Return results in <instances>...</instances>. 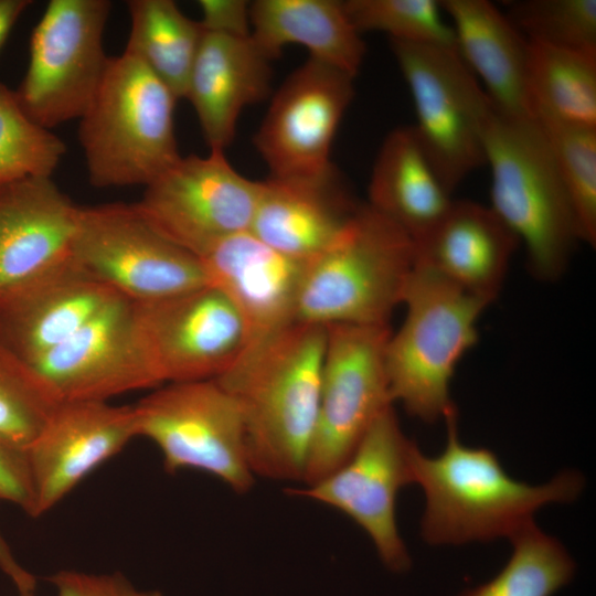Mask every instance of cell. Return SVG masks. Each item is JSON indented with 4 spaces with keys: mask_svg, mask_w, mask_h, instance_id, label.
I'll return each mask as SVG.
<instances>
[{
    "mask_svg": "<svg viewBox=\"0 0 596 596\" xmlns=\"http://www.w3.org/2000/svg\"><path fill=\"white\" fill-rule=\"evenodd\" d=\"M326 327L292 322L251 343L215 381L238 403L254 476L302 481L313 437Z\"/></svg>",
    "mask_w": 596,
    "mask_h": 596,
    "instance_id": "obj_1",
    "label": "cell"
},
{
    "mask_svg": "<svg viewBox=\"0 0 596 596\" xmlns=\"http://www.w3.org/2000/svg\"><path fill=\"white\" fill-rule=\"evenodd\" d=\"M447 444L436 457L417 448L412 456L413 483L422 487L425 510L422 535L430 544H464L512 538L533 514L553 502H571L581 493V473L566 470L542 486L511 478L488 448L464 445L457 412L445 418Z\"/></svg>",
    "mask_w": 596,
    "mask_h": 596,
    "instance_id": "obj_2",
    "label": "cell"
},
{
    "mask_svg": "<svg viewBox=\"0 0 596 596\" xmlns=\"http://www.w3.org/2000/svg\"><path fill=\"white\" fill-rule=\"evenodd\" d=\"M481 136L491 172L490 207L524 244L531 273L540 280L557 279L582 238L539 124L534 117L505 115L490 100Z\"/></svg>",
    "mask_w": 596,
    "mask_h": 596,
    "instance_id": "obj_3",
    "label": "cell"
},
{
    "mask_svg": "<svg viewBox=\"0 0 596 596\" xmlns=\"http://www.w3.org/2000/svg\"><path fill=\"white\" fill-rule=\"evenodd\" d=\"M414 259V242L401 226L359 205L333 243L306 264L295 322L389 324Z\"/></svg>",
    "mask_w": 596,
    "mask_h": 596,
    "instance_id": "obj_4",
    "label": "cell"
},
{
    "mask_svg": "<svg viewBox=\"0 0 596 596\" xmlns=\"http://www.w3.org/2000/svg\"><path fill=\"white\" fill-rule=\"evenodd\" d=\"M178 99L143 63L109 57L96 95L79 119L78 140L96 188L147 187L181 157Z\"/></svg>",
    "mask_w": 596,
    "mask_h": 596,
    "instance_id": "obj_5",
    "label": "cell"
},
{
    "mask_svg": "<svg viewBox=\"0 0 596 596\" xmlns=\"http://www.w3.org/2000/svg\"><path fill=\"white\" fill-rule=\"evenodd\" d=\"M490 304L414 264L402 300L406 316L385 351L393 403L426 423L457 412L450 381L460 359L476 344L477 321Z\"/></svg>",
    "mask_w": 596,
    "mask_h": 596,
    "instance_id": "obj_6",
    "label": "cell"
},
{
    "mask_svg": "<svg viewBox=\"0 0 596 596\" xmlns=\"http://www.w3.org/2000/svg\"><path fill=\"white\" fill-rule=\"evenodd\" d=\"M134 407L138 437L158 447L168 472L204 471L237 493L253 487L241 407L215 380L163 384Z\"/></svg>",
    "mask_w": 596,
    "mask_h": 596,
    "instance_id": "obj_7",
    "label": "cell"
},
{
    "mask_svg": "<svg viewBox=\"0 0 596 596\" xmlns=\"http://www.w3.org/2000/svg\"><path fill=\"white\" fill-rule=\"evenodd\" d=\"M390 43L413 98L417 140L451 194L486 164L481 119L490 99L457 47Z\"/></svg>",
    "mask_w": 596,
    "mask_h": 596,
    "instance_id": "obj_8",
    "label": "cell"
},
{
    "mask_svg": "<svg viewBox=\"0 0 596 596\" xmlns=\"http://www.w3.org/2000/svg\"><path fill=\"white\" fill-rule=\"evenodd\" d=\"M71 258L137 304L207 286L199 258L161 235L136 204L79 206Z\"/></svg>",
    "mask_w": 596,
    "mask_h": 596,
    "instance_id": "obj_9",
    "label": "cell"
},
{
    "mask_svg": "<svg viewBox=\"0 0 596 596\" xmlns=\"http://www.w3.org/2000/svg\"><path fill=\"white\" fill-rule=\"evenodd\" d=\"M109 0H51L30 40L25 75L15 91L25 114L51 129L81 119L104 77Z\"/></svg>",
    "mask_w": 596,
    "mask_h": 596,
    "instance_id": "obj_10",
    "label": "cell"
},
{
    "mask_svg": "<svg viewBox=\"0 0 596 596\" xmlns=\"http://www.w3.org/2000/svg\"><path fill=\"white\" fill-rule=\"evenodd\" d=\"M321 370L317 423L302 482L339 468L391 400L385 368L390 326L330 324Z\"/></svg>",
    "mask_w": 596,
    "mask_h": 596,
    "instance_id": "obj_11",
    "label": "cell"
},
{
    "mask_svg": "<svg viewBox=\"0 0 596 596\" xmlns=\"http://www.w3.org/2000/svg\"><path fill=\"white\" fill-rule=\"evenodd\" d=\"M262 184L237 172L224 150L210 149L205 157L181 156L135 204L161 235L199 258L249 230Z\"/></svg>",
    "mask_w": 596,
    "mask_h": 596,
    "instance_id": "obj_12",
    "label": "cell"
},
{
    "mask_svg": "<svg viewBox=\"0 0 596 596\" xmlns=\"http://www.w3.org/2000/svg\"><path fill=\"white\" fill-rule=\"evenodd\" d=\"M415 448L390 406L339 468L317 482L288 492L347 514L370 536L383 564L393 572H404L411 560L396 524V500L400 490L413 483Z\"/></svg>",
    "mask_w": 596,
    "mask_h": 596,
    "instance_id": "obj_13",
    "label": "cell"
},
{
    "mask_svg": "<svg viewBox=\"0 0 596 596\" xmlns=\"http://www.w3.org/2000/svg\"><path fill=\"white\" fill-rule=\"evenodd\" d=\"M135 306L143 350L160 386L215 380L249 344L241 315L212 286Z\"/></svg>",
    "mask_w": 596,
    "mask_h": 596,
    "instance_id": "obj_14",
    "label": "cell"
},
{
    "mask_svg": "<svg viewBox=\"0 0 596 596\" xmlns=\"http://www.w3.org/2000/svg\"><path fill=\"white\" fill-rule=\"evenodd\" d=\"M353 76L309 57L272 98L254 143L276 179H313L333 170L331 146L354 96Z\"/></svg>",
    "mask_w": 596,
    "mask_h": 596,
    "instance_id": "obj_15",
    "label": "cell"
},
{
    "mask_svg": "<svg viewBox=\"0 0 596 596\" xmlns=\"http://www.w3.org/2000/svg\"><path fill=\"white\" fill-rule=\"evenodd\" d=\"M60 401H103L156 389L135 302L120 298L36 361L29 363Z\"/></svg>",
    "mask_w": 596,
    "mask_h": 596,
    "instance_id": "obj_16",
    "label": "cell"
},
{
    "mask_svg": "<svg viewBox=\"0 0 596 596\" xmlns=\"http://www.w3.org/2000/svg\"><path fill=\"white\" fill-rule=\"evenodd\" d=\"M135 437L134 405L61 401L26 449L34 493L32 517L50 511Z\"/></svg>",
    "mask_w": 596,
    "mask_h": 596,
    "instance_id": "obj_17",
    "label": "cell"
},
{
    "mask_svg": "<svg viewBox=\"0 0 596 596\" xmlns=\"http://www.w3.org/2000/svg\"><path fill=\"white\" fill-rule=\"evenodd\" d=\"M120 298L70 258L0 296V342L32 363Z\"/></svg>",
    "mask_w": 596,
    "mask_h": 596,
    "instance_id": "obj_18",
    "label": "cell"
},
{
    "mask_svg": "<svg viewBox=\"0 0 596 596\" xmlns=\"http://www.w3.org/2000/svg\"><path fill=\"white\" fill-rule=\"evenodd\" d=\"M199 260L207 285L241 315L249 344L295 322L307 263L275 251L249 230L217 242Z\"/></svg>",
    "mask_w": 596,
    "mask_h": 596,
    "instance_id": "obj_19",
    "label": "cell"
},
{
    "mask_svg": "<svg viewBox=\"0 0 596 596\" xmlns=\"http://www.w3.org/2000/svg\"><path fill=\"white\" fill-rule=\"evenodd\" d=\"M78 210L52 178L0 185V296L71 258Z\"/></svg>",
    "mask_w": 596,
    "mask_h": 596,
    "instance_id": "obj_20",
    "label": "cell"
},
{
    "mask_svg": "<svg viewBox=\"0 0 596 596\" xmlns=\"http://www.w3.org/2000/svg\"><path fill=\"white\" fill-rule=\"evenodd\" d=\"M520 241L490 207L453 200L441 219L414 241V264L492 302Z\"/></svg>",
    "mask_w": 596,
    "mask_h": 596,
    "instance_id": "obj_21",
    "label": "cell"
},
{
    "mask_svg": "<svg viewBox=\"0 0 596 596\" xmlns=\"http://www.w3.org/2000/svg\"><path fill=\"white\" fill-rule=\"evenodd\" d=\"M272 60L249 36L203 32L187 85L210 149L233 141L243 109L270 93Z\"/></svg>",
    "mask_w": 596,
    "mask_h": 596,
    "instance_id": "obj_22",
    "label": "cell"
},
{
    "mask_svg": "<svg viewBox=\"0 0 596 596\" xmlns=\"http://www.w3.org/2000/svg\"><path fill=\"white\" fill-rule=\"evenodd\" d=\"M358 206L334 169L313 179L269 178L249 231L275 251L308 263L333 243Z\"/></svg>",
    "mask_w": 596,
    "mask_h": 596,
    "instance_id": "obj_23",
    "label": "cell"
},
{
    "mask_svg": "<svg viewBox=\"0 0 596 596\" xmlns=\"http://www.w3.org/2000/svg\"><path fill=\"white\" fill-rule=\"evenodd\" d=\"M461 58L503 114L533 118L528 84V40L487 0H439Z\"/></svg>",
    "mask_w": 596,
    "mask_h": 596,
    "instance_id": "obj_24",
    "label": "cell"
},
{
    "mask_svg": "<svg viewBox=\"0 0 596 596\" xmlns=\"http://www.w3.org/2000/svg\"><path fill=\"white\" fill-rule=\"evenodd\" d=\"M249 14L251 35L270 60L287 44H299L311 58L358 74L366 47L342 1L256 0Z\"/></svg>",
    "mask_w": 596,
    "mask_h": 596,
    "instance_id": "obj_25",
    "label": "cell"
},
{
    "mask_svg": "<svg viewBox=\"0 0 596 596\" xmlns=\"http://www.w3.org/2000/svg\"><path fill=\"white\" fill-rule=\"evenodd\" d=\"M369 205L401 226L414 241L445 214L453 199L423 152L413 126L384 139L370 182Z\"/></svg>",
    "mask_w": 596,
    "mask_h": 596,
    "instance_id": "obj_26",
    "label": "cell"
},
{
    "mask_svg": "<svg viewBox=\"0 0 596 596\" xmlns=\"http://www.w3.org/2000/svg\"><path fill=\"white\" fill-rule=\"evenodd\" d=\"M130 32L125 53L143 63L177 99L185 97L203 28L172 0H129Z\"/></svg>",
    "mask_w": 596,
    "mask_h": 596,
    "instance_id": "obj_27",
    "label": "cell"
},
{
    "mask_svg": "<svg viewBox=\"0 0 596 596\" xmlns=\"http://www.w3.org/2000/svg\"><path fill=\"white\" fill-rule=\"evenodd\" d=\"M528 84L533 113L596 129V51L528 40Z\"/></svg>",
    "mask_w": 596,
    "mask_h": 596,
    "instance_id": "obj_28",
    "label": "cell"
},
{
    "mask_svg": "<svg viewBox=\"0 0 596 596\" xmlns=\"http://www.w3.org/2000/svg\"><path fill=\"white\" fill-rule=\"evenodd\" d=\"M512 554L490 581L457 596H553L574 576L565 547L533 523L511 538Z\"/></svg>",
    "mask_w": 596,
    "mask_h": 596,
    "instance_id": "obj_29",
    "label": "cell"
},
{
    "mask_svg": "<svg viewBox=\"0 0 596 596\" xmlns=\"http://www.w3.org/2000/svg\"><path fill=\"white\" fill-rule=\"evenodd\" d=\"M573 206L581 238L596 243V129L534 110Z\"/></svg>",
    "mask_w": 596,
    "mask_h": 596,
    "instance_id": "obj_30",
    "label": "cell"
},
{
    "mask_svg": "<svg viewBox=\"0 0 596 596\" xmlns=\"http://www.w3.org/2000/svg\"><path fill=\"white\" fill-rule=\"evenodd\" d=\"M66 145L32 120L15 91L0 83V185L29 178H52Z\"/></svg>",
    "mask_w": 596,
    "mask_h": 596,
    "instance_id": "obj_31",
    "label": "cell"
},
{
    "mask_svg": "<svg viewBox=\"0 0 596 596\" xmlns=\"http://www.w3.org/2000/svg\"><path fill=\"white\" fill-rule=\"evenodd\" d=\"M60 402L33 368L0 342V438L26 451Z\"/></svg>",
    "mask_w": 596,
    "mask_h": 596,
    "instance_id": "obj_32",
    "label": "cell"
},
{
    "mask_svg": "<svg viewBox=\"0 0 596 596\" xmlns=\"http://www.w3.org/2000/svg\"><path fill=\"white\" fill-rule=\"evenodd\" d=\"M345 12L362 33L379 31L390 40L456 47L451 25L436 0H348Z\"/></svg>",
    "mask_w": 596,
    "mask_h": 596,
    "instance_id": "obj_33",
    "label": "cell"
},
{
    "mask_svg": "<svg viewBox=\"0 0 596 596\" xmlns=\"http://www.w3.org/2000/svg\"><path fill=\"white\" fill-rule=\"evenodd\" d=\"M505 15L531 42L596 51V0H519Z\"/></svg>",
    "mask_w": 596,
    "mask_h": 596,
    "instance_id": "obj_34",
    "label": "cell"
},
{
    "mask_svg": "<svg viewBox=\"0 0 596 596\" xmlns=\"http://www.w3.org/2000/svg\"><path fill=\"white\" fill-rule=\"evenodd\" d=\"M56 596H163L159 590L140 589L120 573L57 571L47 577Z\"/></svg>",
    "mask_w": 596,
    "mask_h": 596,
    "instance_id": "obj_35",
    "label": "cell"
},
{
    "mask_svg": "<svg viewBox=\"0 0 596 596\" xmlns=\"http://www.w3.org/2000/svg\"><path fill=\"white\" fill-rule=\"evenodd\" d=\"M0 501L32 517L34 493L26 451L0 438Z\"/></svg>",
    "mask_w": 596,
    "mask_h": 596,
    "instance_id": "obj_36",
    "label": "cell"
},
{
    "mask_svg": "<svg viewBox=\"0 0 596 596\" xmlns=\"http://www.w3.org/2000/svg\"><path fill=\"white\" fill-rule=\"evenodd\" d=\"M251 2L244 0H200L204 31L232 36L251 35Z\"/></svg>",
    "mask_w": 596,
    "mask_h": 596,
    "instance_id": "obj_37",
    "label": "cell"
},
{
    "mask_svg": "<svg viewBox=\"0 0 596 596\" xmlns=\"http://www.w3.org/2000/svg\"><path fill=\"white\" fill-rule=\"evenodd\" d=\"M0 571L15 586L18 593L35 592L36 579L14 557L10 545L0 532Z\"/></svg>",
    "mask_w": 596,
    "mask_h": 596,
    "instance_id": "obj_38",
    "label": "cell"
},
{
    "mask_svg": "<svg viewBox=\"0 0 596 596\" xmlns=\"http://www.w3.org/2000/svg\"><path fill=\"white\" fill-rule=\"evenodd\" d=\"M31 3V0H0V51L18 19Z\"/></svg>",
    "mask_w": 596,
    "mask_h": 596,
    "instance_id": "obj_39",
    "label": "cell"
},
{
    "mask_svg": "<svg viewBox=\"0 0 596 596\" xmlns=\"http://www.w3.org/2000/svg\"><path fill=\"white\" fill-rule=\"evenodd\" d=\"M18 596H35V592H30V593H18Z\"/></svg>",
    "mask_w": 596,
    "mask_h": 596,
    "instance_id": "obj_40",
    "label": "cell"
}]
</instances>
